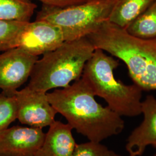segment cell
Masks as SVG:
<instances>
[{
    "mask_svg": "<svg viewBox=\"0 0 156 156\" xmlns=\"http://www.w3.org/2000/svg\"><path fill=\"white\" fill-rule=\"evenodd\" d=\"M47 97L51 106L66 119L68 124L89 141L101 142L120 134L124 129L122 117L108 106L98 103L82 78L66 87L47 93Z\"/></svg>",
    "mask_w": 156,
    "mask_h": 156,
    "instance_id": "6da1fadb",
    "label": "cell"
},
{
    "mask_svg": "<svg viewBox=\"0 0 156 156\" xmlns=\"http://www.w3.org/2000/svg\"><path fill=\"white\" fill-rule=\"evenodd\" d=\"M87 37L95 49L122 61L134 83L143 91H156V40L135 37L108 20Z\"/></svg>",
    "mask_w": 156,
    "mask_h": 156,
    "instance_id": "7a4b0ae2",
    "label": "cell"
},
{
    "mask_svg": "<svg viewBox=\"0 0 156 156\" xmlns=\"http://www.w3.org/2000/svg\"><path fill=\"white\" fill-rule=\"evenodd\" d=\"M95 49L87 37L64 42L37 60L27 86L45 93L66 87L82 77L84 66Z\"/></svg>",
    "mask_w": 156,
    "mask_h": 156,
    "instance_id": "3957f363",
    "label": "cell"
},
{
    "mask_svg": "<svg viewBox=\"0 0 156 156\" xmlns=\"http://www.w3.org/2000/svg\"><path fill=\"white\" fill-rule=\"evenodd\" d=\"M119 66L113 56L95 49L84 66L81 78L95 96L103 98L108 106L120 116H140L143 90L135 84L127 85L116 79L114 70Z\"/></svg>",
    "mask_w": 156,
    "mask_h": 156,
    "instance_id": "277c9868",
    "label": "cell"
},
{
    "mask_svg": "<svg viewBox=\"0 0 156 156\" xmlns=\"http://www.w3.org/2000/svg\"><path fill=\"white\" fill-rule=\"evenodd\" d=\"M116 0H90L81 4L60 8L43 4L37 20L58 27L65 41L87 37L108 20Z\"/></svg>",
    "mask_w": 156,
    "mask_h": 156,
    "instance_id": "5b68a950",
    "label": "cell"
},
{
    "mask_svg": "<svg viewBox=\"0 0 156 156\" xmlns=\"http://www.w3.org/2000/svg\"><path fill=\"white\" fill-rule=\"evenodd\" d=\"M20 123L30 127L42 128L55 121L57 113L48 99L47 93L30 89L27 86L14 93Z\"/></svg>",
    "mask_w": 156,
    "mask_h": 156,
    "instance_id": "8992f818",
    "label": "cell"
},
{
    "mask_svg": "<svg viewBox=\"0 0 156 156\" xmlns=\"http://www.w3.org/2000/svg\"><path fill=\"white\" fill-rule=\"evenodd\" d=\"M38 58L19 48L0 53V89L2 92L14 95L30 78Z\"/></svg>",
    "mask_w": 156,
    "mask_h": 156,
    "instance_id": "52a82bcc",
    "label": "cell"
},
{
    "mask_svg": "<svg viewBox=\"0 0 156 156\" xmlns=\"http://www.w3.org/2000/svg\"><path fill=\"white\" fill-rule=\"evenodd\" d=\"M65 42L60 28L44 20L27 22L18 35L14 48L38 57L56 49Z\"/></svg>",
    "mask_w": 156,
    "mask_h": 156,
    "instance_id": "ba28073f",
    "label": "cell"
},
{
    "mask_svg": "<svg viewBox=\"0 0 156 156\" xmlns=\"http://www.w3.org/2000/svg\"><path fill=\"white\" fill-rule=\"evenodd\" d=\"M42 129L15 126L0 133V156H34L42 145Z\"/></svg>",
    "mask_w": 156,
    "mask_h": 156,
    "instance_id": "9c48e42d",
    "label": "cell"
},
{
    "mask_svg": "<svg viewBox=\"0 0 156 156\" xmlns=\"http://www.w3.org/2000/svg\"><path fill=\"white\" fill-rule=\"evenodd\" d=\"M141 114L144 120L127 140L126 149L129 156L142 155L149 145L156 148V98L153 95H147L142 101Z\"/></svg>",
    "mask_w": 156,
    "mask_h": 156,
    "instance_id": "30bf717a",
    "label": "cell"
},
{
    "mask_svg": "<svg viewBox=\"0 0 156 156\" xmlns=\"http://www.w3.org/2000/svg\"><path fill=\"white\" fill-rule=\"evenodd\" d=\"M73 127L60 121L51 123L41 147L34 156H72L76 143Z\"/></svg>",
    "mask_w": 156,
    "mask_h": 156,
    "instance_id": "8fae6325",
    "label": "cell"
},
{
    "mask_svg": "<svg viewBox=\"0 0 156 156\" xmlns=\"http://www.w3.org/2000/svg\"><path fill=\"white\" fill-rule=\"evenodd\" d=\"M156 0H116L108 21L126 29Z\"/></svg>",
    "mask_w": 156,
    "mask_h": 156,
    "instance_id": "7c38bea8",
    "label": "cell"
},
{
    "mask_svg": "<svg viewBox=\"0 0 156 156\" xmlns=\"http://www.w3.org/2000/svg\"><path fill=\"white\" fill-rule=\"evenodd\" d=\"M37 8L30 0H0V20L29 22Z\"/></svg>",
    "mask_w": 156,
    "mask_h": 156,
    "instance_id": "4fadbf2b",
    "label": "cell"
},
{
    "mask_svg": "<svg viewBox=\"0 0 156 156\" xmlns=\"http://www.w3.org/2000/svg\"><path fill=\"white\" fill-rule=\"evenodd\" d=\"M125 30L135 37L156 40V1Z\"/></svg>",
    "mask_w": 156,
    "mask_h": 156,
    "instance_id": "5bb4252c",
    "label": "cell"
},
{
    "mask_svg": "<svg viewBox=\"0 0 156 156\" xmlns=\"http://www.w3.org/2000/svg\"><path fill=\"white\" fill-rule=\"evenodd\" d=\"M27 23L0 20V53L14 48L15 41Z\"/></svg>",
    "mask_w": 156,
    "mask_h": 156,
    "instance_id": "9a60e30c",
    "label": "cell"
},
{
    "mask_svg": "<svg viewBox=\"0 0 156 156\" xmlns=\"http://www.w3.org/2000/svg\"><path fill=\"white\" fill-rule=\"evenodd\" d=\"M17 118V106L15 95L0 93V133L8 128Z\"/></svg>",
    "mask_w": 156,
    "mask_h": 156,
    "instance_id": "2e32d148",
    "label": "cell"
},
{
    "mask_svg": "<svg viewBox=\"0 0 156 156\" xmlns=\"http://www.w3.org/2000/svg\"><path fill=\"white\" fill-rule=\"evenodd\" d=\"M72 156H121L101 142L89 141L76 144Z\"/></svg>",
    "mask_w": 156,
    "mask_h": 156,
    "instance_id": "e0dca14e",
    "label": "cell"
},
{
    "mask_svg": "<svg viewBox=\"0 0 156 156\" xmlns=\"http://www.w3.org/2000/svg\"><path fill=\"white\" fill-rule=\"evenodd\" d=\"M43 4L56 7H67L86 2L90 0H38Z\"/></svg>",
    "mask_w": 156,
    "mask_h": 156,
    "instance_id": "ac0fdd59",
    "label": "cell"
},
{
    "mask_svg": "<svg viewBox=\"0 0 156 156\" xmlns=\"http://www.w3.org/2000/svg\"><path fill=\"white\" fill-rule=\"evenodd\" d=\"M156 156V154H154V156Z\"/></svg>",
    "mask_w": 156,
    "mask_h": 156,
    "instance_id": "d6986e66",
    "label": "cell"
}]
</instances>
